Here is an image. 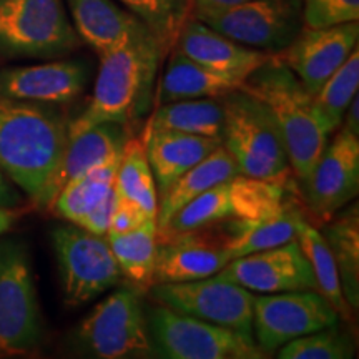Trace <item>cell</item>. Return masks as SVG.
<instances>
[{
    "instance_id": "3957f363",
    "label": "cell",
    "mask_w": 359,
    "mask_h": 359,
    "mask_svg": "<svg viewBox=\"0 0 359 359\" xmlns=\"http://www.w3.org/2000/svg\"><path fill=\"white\" fill-rule=\"evenodd\" d=\"M240 88L264 103L285 142L291 170L299 182H306L330 143L314 97L278 53L250 74Z\"/></svg>"
},
{
    "instance_id": "4316f807",
    "label": "cell",
    "mask_w": 359,
    "mask_h": 359,
    "mask_svg": "<svg viewBox=\"0 0 359 359\" xmlns=\"http://www.w3.org/2000/svg\"><path fill=\"white\" fill-rule=\"evenodd\" d=\"M325 240L333 253L344 299L351 311L359 308V215L358 206L326 222Z\"/></svg>"
},
{
    "instance_id": "f546056e",
    "label": "cell",
    "mask_w": 359,
    "mask_h": 359,
    "mask_svg": "<svg viewBox=\"0 0 359 359\" xmlns=\"http://www.w3.org/2000/svg\"><path fill=\"white\" fill-rule=\"evenodd\" d=\"M296 240H298L303 253L306 255L308 262L311 264L318 291L333 304L341 318L351 316L353 311L344 299L333 253H331L330 245H327L323 233L318 231L306 219L299 218L298 226H296Z\"/></svg>"
},
{
    "instance_id": "4fadbf2b",
    "label": "cell",
    "mask_w": 359,
    "mask_h": 359,
    "mask_svg": "<svg viewBox=\"0 0 359 359\" xmlns=\"http://www.w3.org/2000/svg\"><path fill=\"white\" fill-rule=\"evenodd\" d=\"M222 280L259 294L316 290V278L298 240L233 258L217 273Z\"/></svg>"
},
{
    "instance_id": "e0dca14e",
    "label": "cell",
    "mask_w": 359,
    "mask_h": 359,
    "mask_svg": "<svg viewBox=\"0 0 359 359\" xmlns=\"http://www.w3.org/2000/svg\"><path fill=\"white\" fill-rule=\"evenodd\" d=\"M206 69L245 82L273 53H266L228 39L203 22L188 17L180 30L175 47Z\"/></svg>"
},
{
    "instance_id": "83f0119b",
    "label": "cell",
    "mask_w": 359,
    "mask_h": 359,
    "mask_svg": "<svg viewBox=\"0 0 359 359\" xmlns=\"http://www.w3.org/2000/svg\"><path fill=\"white\" fill-rule=\"evenodd\" d=\"M299 218H303L302 215L286 206L281 212L253 219V222L235 219L230 235L223 238L224 248L233 259L288 243L296 238V226H298Z\"/></svg>"
},
{
    "instance_id": "2e32d148",
    "label": "cell",
    "mask_w": 359,
    "mask_h": 359,
    "mask_svg": "<svg viewBox=\"0 0 359 359\" xmlns=\"http://www.w3.org/2000/svg\"><path fill=\"white\" fill-rule=\"evenodd\" d=\"M90 77L82 60H55L0 70V93L19 100L64 105L82 95Z\"/></svg>"
},
{
    "instance_id": "8d00e7d4",
    "label": "cell",
    "mask_w": 359,
    "mask_h": 359,
    "mask_svg": "<svg viewBox=\"0 0 359 359\" xmlns=\"http://www.w3.org/2000/svg\"><path fill=\"white\" fill-rule=\"evenodd\" d=\"M343 128L346 132L356 135L359 137V97L356 95L353 98V102L349 103L346 114L343 116Z\"/></svg>"
},
{
    "instance_id": "f1b7e54d",
    "label": "cell",
    "mask_w": 359,
    "mask_h": 359,
    "mask_svg": "<svg viewBox=\"0 0 359 359\" xmlns=\"http://www.w3.org/2000/svg\"><path fill=\"white\" fill-rule=\"evenodd\" d=\"M115 190L120 198L132 201L148 218L156 219L160 195L140 138L125 142L122 158L115 177Z\"/></svg>"
},
{
    "instance_id": "d6986e66",
    "label": "cell",
    "mask_w": 359,
    "mask_h": 359,
    "mask_svg": "<svg viewBox=\"0 0 359 359\" xmlns=\"http://www.w3.org/2000/svg\"><path fill=\"white\" fill-rule=\"evenodd\" d=\"M67 4L75 32L97 55L151 34L115 0H67Z\"/></svg>"
},
{
    "instance_id": "74e56055",
    "label": "cell",
    "mask_w": 359,
    "mask_h": 359,
    "mask_svg": "<svg viewBox=\"0 0 359 359\" xmlns=\"http://www.w3.org/2000/svg\"><path fill=\"white\" fill-rule=\"evenodd\" d=\"M22 215L24 212L17 206H0V236L11 230L13 224L22 218Z\"/></svg>"
},
{
    "instance_id": "6da1fadb",
    "label": "cell",
    "mask_w": 359,
    "mask_h": 359,
    "mask_svg": "<svg viewBox=\"0 0 359 359\" xmlns=\"http://www.w3.org/2000/svg\"><path fill=\"white\" fill-rule=\"evenodd\" d=\"M67 137L69 120L48 103L0 93V172L43 208L50 206Z\"/></svg>"
},
{
    "instance_id": "9a60e30c",
    "label": "cell",
    "mask_w": 359,
    "mask_h": 359,
    "mask_svg": "<svg viewBox=\"0 0 359 359\" xmlns=\"http://www.w3.org/2000/svg\"><path fill=\"white\" fill-rule=\"evenodd\" d=\"M359 22L309 29L303 27L290 47L278 53L314 97L358 47Z\"/></svg>"
},
{
    "instance_id": "9c48e42d",
    "label": "cell",
    "mask_w": 359,
    "mask_h": 359,
    "mask_svg": "<svg viewBox=\"0 0 359 359\" xmlns=\"http://www.w3.org/2000/svg\"><path fill=\"white\" fill-rule=\"evenodd\" d=\"M52 245L60 269L65 306H83L123 281L105 236L67 223L53 228Z\"/></svg>"
},
{
    "instance_id": "1f68e13d",
    "label": "cell",
    "mask_w": 359,
    "mask_h": 359,
    "mask_svg": "<svg viewBox=\"0 0 359 359\" xmlns=\"http://www.w3.org/2000/svg\"><path fill=\"white\" fill-rule=\"evenodd\" d=\"M142 20L158 40L163 53L172 50L178 34L190 17V0H116Z\"/></svg>"
},
{
    "instance_id": "d590c367",
    "label": "cell",
    "mask_w": 359,
    "mask_h": 359,
    "mask_svg": "<svg viewBox=\"0 0 359 359\" xmlns=\"http://www.w3.org/2000/svg\"><path fill=\"white\" fill-rule=\"evenodd\" d=\"M245 2H250V0H190V15L198 17L203 13L218 12Z\"/></svg>"
},
{
    "instance_id": "cb8c5ba5",
    "label": "cell",
    "mask_w": 359,
    "mask_h": 359,
    "mask_svg": "<svg viewBox=\"0 0 359 359\" xmlns=\"http://www.w3.org/2000/svg\"><path fill=\"white\" fill-rule=\"evenodd\" d=\"M122 154L107 160L105 163L88 170L87 173L70 180L60 188L48 208L58 218L80 226L93 210L115 195V177Z\"/></svg>"
},
{
    "instance_id": "7c38bea8",
    "label": "cell",
    "mask_w": 359,
    "mask_h": 359,
    "mask_svg": "<svg viewBox=\"0 0 359 359\" xmlns=\"http://www.w3.org/2000/svg\"><path fill=\"white\" fill-rule=\"evenodd\" d=\"M339 320L333 304L316 290L266 293L253 299V339L266 356Z\"/></svg>"
},
{
    "instance_id": "e575fe53",
    "label": "cell",
    "mask_w": 359,
    "mask_h": 359,
    "mask_svg": "<svg viewBox=\"0 0 359 359\" xmlns=\"http://www.w3.org/2000/svg\"><path fill=\"white\" fill-rule=\"evenodd\" d=\"M148 219L154 218H148L137 205H133L132 201L123 200L118 196V203H116V208L114 212V217H111L109 231L107 233L130 231L133 230V228L140 226L142 223L148 222Z\"/></svg>"
},
{
    "instance_id": "277c9868",
    "label": "cell",
    "mask_w": 359,
    "mask_h": 359,
    "mask_svg": "<svg viewBox=\"0 0 359 359\" xmlns=\"http://www.w3.org/2000/svg\"><path fill=\"white\" fill-rule=\"evenodd\" d=\"M222 145L233 156L241 175L283 183L291 172L278 125L258 98L236 88L222 97Z\"/></svg>"
},
{
    "instance_id": "5bb4252c",
    "label": "cell",
    "mask_w": 359,
    "mask_h": 359,
    "mask_svg": "<svg viewBox=\"0 0 359 359\" xmlns=\"http://www.w3.org/2000/svg\"><path fill=\"white\" fill-rule=\"evenodd\" d=\"M303 185L314 217L321 222H330L336 217L358 196L359 137L341 128L334 140L327 143Z\"/></svg>"
},
{
    "instance_id": "603a6c76",
    "label": "cell",
    "mask_w": 359,
    "mask_h": 359,
    "mask_svg": "<svg viewBox=\"0 0 359 359\" xmlns=\"http://www.w3.org/2000/svg\"><path fill=\"white\" fill-rule=\"evenodd\" d=\"M238 175H241V172L233 156L228 154L226 148L219 145L205 160H201L200 163H196L195 167L175 180L167 188V191L160 196L158 215H156L158 230L167 226L178 210L190 203L193 198L219 183L238 177Z\"/></svg>"
},
{
    "instance_id": "d4e9b609",
    "label": "cell",
    "mask_w": 359,
    "mask_h": 359,
    "mask_svg": "<svg viewBox=\"0 0 359 359\" xmlns=\"http://www.w3.org/2000/svg\"><path fill=\"white\" fill-rule=\"evenodd\" d=\"M155 130H173L222 142L223 102L222 97L191 98L156 105L145 125L143 133Z\"/></svg>"
},
{
    "instance_id": "7a4b0ae2",
    "label": "cell",
    "mask_w": 359,
    "mask_h": 359,
    "mask_svg": "<svg viewBox=\"0 0 359 359\" xmlns=\"http://www.w3.org/2000/svg\"><path fill=\"white\" fill-rule=\"evenodd\" d=\"M93 95L69 133H79L100 123L127 125L151 105L154 82L163 48L154 34L102 53Z\"/></svg>"
},
{
    "instance_id": "4dcf8cb0",
    "label": "cell",
    "mask_w": 359,
    "mask_h": 359,
    "mask_svg": "<svg viewBox=\"0 0 359 359\" xmlns=\"http://www.w3.org/2000/svg\"><path fill=\"white\" fill-rule=\"evenodd\" d=\"M359 88V52L354 48L348 60L326 80L314 95V107L320 122L327 133H333L343 123L349 103Z\"/></svg>"
},
{
    "instance_id": "484cf974",
    "label": "cell",
    "mask_w": 359,
    "mask_h": 359,
    "mask_svg": "<svg viewBox=\"0 0 359 359\" xmlns=\"http://www.w3.org/2000/svg\"><path fill=\"white\" fill-rule=\"evenodd\" d=\"M105 238L114 251L120 271L132 288L137 291L150 288L158 251L156 219H148L125 233H107Z\"/></svg>"
},
{
    "instance_id": "ac0fdd59",
    "label": "cell",
    "mask_w": 359,
    "mask_h": 359,
    "mask_svg": "<svg viewBox=\"0 0 359 359\" xmlns=\"http://www.w3.org/2000/svg\"><path fill=\"white\" fill-rule=\"evenodd\" d=\"M230 259L223 240H213L200 231L183 233L170 240L158 241L151 285L213 276Z\"/></svg>"
},
{
    "instance_id": "8fae6325",
    "label": "cell",
    "mask_w": 359,
    "mask_h": 359,
    "mask_svg": "<svg viewBox=\"0 0 359 359\" xmlns=\"http://www.w3.org/2000/svg\"><path fill=\"white\" fill-rule=\"evenodd\" d=\"M151 298L175 311L253 338V291L217 275L201 280L151 285Z\"/></svg>"
},
{
    "instance_id": "ba28073f",
    "label": "cell",
    "mask_w": 359,
    "mask_h": 359,
    "mask_svg": "<svg viewBox=\"0 0 359 359\" xmlns=\"http://www.w3.org/2000/svg\"><path fill=\"white\" fill-rule=\"evenodd\" d=\"M82 43L64 0H0V53L52 58Z\"/></svg>"
},
{
    "instance_id": "f35d334b",
    "label": "cell",
    "mask_w": 359,
    "mask_h": 359,
    "mask_svg": "<svg viewBox=\"0 0 359 359\" xmlns=\"http://www.w3.org/2000/svg\"><path fill=\"white\" fill-rule=\"evenodd\" d=\"M19 205V195L13 191V188L6 175L0 172V206H17Z\"/></svg>"
},
{
    "instance_id": "5b68a950",
    "label": "cell",
    "mask_w": 359,
    "mask_h": 359,
    "mask_svg": "<svg viewBox=\"0 0 359 359\" xmlns=\"http://www.w3.org/2000/svg\"><path fill=\"white\" fill-rule=\"evenodd\" d=\"M154 354L167 359H264L253 338L178 313L163 304L147 309Z\"/></svg>"
},
{
    "instance_id": "d6a6232c",
    "label": "cell",
    "mask_w": 359,
    "mask_h": 359,
    "mask_svg": "<svg viewBox=\"0 0 359 359\" xmlns=\"http://www.w3.org/2000/svg\"><path fill=\"white\" fill-rule=\"evenodd\" d=\"M351 336L341 331L338 325L314 331L283 344L276 351L280 359H351L354 358Z\"/></svg>"
},
{
    "instance_id": "ffe728a7",
    "label": "cell",
    "mask_w": 359,
    "mask_h": 359,
    "mask_svg": "<svg viewBox=\"0 0 359 359\" xmlns=\"http://www.w3.org/2000/svg\"><path fill=\"white\" fill-rule=\"evenodd\" d=\"M140 140L145 147L148 163L160 196L167 191L175 180L222 145V142L215 138L173 132V130H155V132L143 133Z\"/></svg>"
},
{
    "instance_id": "836d02e7",
    "label": "cell",
    "mask_w": 359,
    "mask_h": 359,
    "mask_svg": "<svg viewBox=\"0 0 359 359\" xmlns=\"http://www.w3.org/2000/svg\"><path fill=\"white\" fill-rule=\"evenodd\" d=\"M359 20V0H303V22L321 29Z\"/></svg>"
},
{
    "instance_id": "44dd1931",
    "label": "cell",
    "mask_w": 359,
    "mask_h": 359,
    "mask_svg": "<svg viewBox=\"0 0 359 359\" xmlns=\"http://www.w3.org/2000/svg\"><path fill=\"white\" fill-rule=\"evenodd\" d=\"M127 140V128L125 125L118 123H100L85 128L79 133H69L60 167H58L52 183L50 203L60 191V188L70 180L77 178L80 175L87 173L88 170L122 154Z\"/></svg>"
},
{
    "instance_id": "52a82bcc",
    "label": "cell",
    "mask_w": 359,
    "mask_h": 359,
    "mask_svg": "<svg viewBox=\"0 0 359 359\" xmlns=\"http://www.w3.org/2000/svg\"><path fill=\"white\" fill-rule=\"evenodd\" d=\"M43 339L37 291L27 248L0 243V358L30 356Z\"/></svg>"
},
{
    "instance_id": "8992f818",
    "label": "cell",
    "mask_w": 359,
    "mask_h": 359,
    "mask_svg": "<svg viewBox=\"0 0 359 359\" xmlns=\"http://www.w3.org/2000/svg\"><path fill=\"white\" fill-rule=\"evenodd\" d=\"M75 346L88 358L132 359L154 356L147 316L135 288L107 296L80 321Z\"/></svg>"
},
{
    "instance_id": "30bf717a",
    "label": "cell",
    "mask_w": 359,
    "mask_h": 359,
    "mask_svg": "<svg viewBox=\"0 0 359 359\" xmlns=\"http://www.w3.org/2000/svg\"><path fill=\"white\" fill-rule=\"evenodd\" d=\"M195 19L245 47L273 55L290 47L304 27L303 0H250Z\"/></svg>"
},
{
    "instance_id": "7402d4cb",
    "label": "cell",
    "mask_w": 359,
    "mask_h": 359,
    "mask_svg": "<svg viewBox=\"0 0 359 359\" xmlns=\"http://www.w3.org/2000/svg\"><path fill=\"white\" fill-rule=\"evenodd\" d=\"M170 52L172 55L158 83L156 105L177 100H191V98L223 97L228 92L240 88L243 83L196 64L177 48H172Z\"/></svg>"
}]
</instances>
